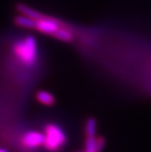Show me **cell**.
I'll list each match as a JSON object with an SVG mask.
<instances>
[{
  "mask_svg": "<svg viewBox=\"0 0 151 152\" xmlns=\"http://www.w3.org/2000/svg\"><path fill=\"white\" fill-rule=\"evenodd\" d=\"M0 152H7V150H6L5 148H0Z\"/></svg>",
  "mask_w": 151,
  "mask_h": 152,
  "instance_id": "cell-10",
  "label": "cell"
},
{
  "mask_svg": "<svg viewBox=\"0 0 151 152\" xmlns=\"http://www.w3.org/2000/svg\"><path fill=\"white\" fill-rule=\"evenodd\" d=\"M97 120L94 118H88L85 123V137L97 136Z\"/></svg>",
  "mask_w": 151,
  "mask_h": 152,
  "instance_id": "cell-9",
  "label": "cell"
},
{
  "mask_svg": "<svg viewBox=\"0 0 151 152\" xmlns=\"http://www.w3.org/2000/svg\"><path fill=\"white\" fill-rule=\"evenodd\" d=\"M14 23L19 27H22V28L25 29H35V26H36L35 19L21 15V14L14 18Z\"/></svg>",
  "mask_w": 151,
  "mask_h": 152,
  "instance_id": "cell-7",
  "label": "cell"
},
{
  "mask_svg": "<svg viewBox=\"0 0 151 152\" xmlns=\"http://www.w3.org/2000/svg\"><path fill=\"white\" fill-rule=\"evenodd\" d=\"M106 147V139L103 136L88 137L85 139V152H102Z\"/></svg>",
  "mask_w": 151,
  "mask_h": 152,
  "instance_id": "cell-5",
  "label": "cell"
},
{
  "mask_svg": "<svg viewBox=\"0 0 151 152\" xmlns=\"http://www.w3.org/2000/svg\"><path fill=\"white\" fill-rule=\"evenodd\" d=\"M21 144L28 149H36L44 145V133L38 131L26 132L21 137Z\"/></svg>",
  "mask_w": 151,
  "mask_h": 152,
  "instance_id": "cell-4",
  "label": "cell"
},
{
  "mask_svg": "<svg viewBox=\"0 0 151 152\" xmlns=\"http://www.w3.org/2000/svg\"><path fill=\"white\" fill-rule=\"evenodd\" d=\"M16 8L17 10L18 11L19 14H21V15H24V16H26V17H28V18H31L35 20L40 18L41 17H42L43 14L42 13H40L39 11L28 7V6H26L25 4H22V3H18L17 4L16 6Z\"/></svg>",
  "mask_w": 151,
  "mask_h": 152,
  "instance_id": "cell-6",
  "label": "cell"
},
{
  "mask_svg": "<svg viewBox=\"0 0 151 152\" xmlns=\"http://www.w3.org/2000/svg\"><path fill=\"white\" fill-rule=\"evenodd\" d=\"M43 147L49 152H59L67 143V136L64 129L55 123H48L44 128Z\"/></svg>",
  "mask_w": 151,
  "mask_h": 152,
  "instance_id": "cell-2",
  "label": "cell"
},
{
  "mask_svg": "<svg viewBox=\"0 0 151 152\" xmlns=\"http://www.w3.org/2000/svg\"><path fill=\"white\" fill-rule=\"evenodd\" d=\"M63 24V21L50 16L42 15L40 18L36 20L35 30L52 37L53 34L58 30Z\"/></svg>",
  "mask_w": 151,
  "mask_h": 152,
  "instance_id": "cell-3",
  "label": "cell"
},
{
  "mask_svg": "<svg viewBox=\"0 0 151 152\" xmlns=\"http://www.w3.org/2000/svg\"><path fill=\"white\" fill-rule=\"evenodd\" d=\"M36 98L39 103L45 106H53L55 102H56L55 96L51 93L47 91H44V90L38 91L36 95Z\"/></svg>",
  "mask_w": 151,
  "mask_h": 152,
  "instance_id": "cell-8",
  "label": "cell"
},
{
  "mask_svg": "<svg viewBox=\"0 0 151 152\" xmlns=\"http://www.w3.org/2000/svg\"><path fill=\"white\" fill-rule=\"evenodd\" d=\"M74 152H85L84 150H77V151H74Z\"/></svg>",
  "mask_w": 151,
  "mask_h": 152,
  "instance_id": "cell-11",
  "label": "cell"
},
{
  "mask_svg": "<svg viewBox=\"0 0 151 152\" xmlns=\"http://www.w3.org/2000/svg\"><path fill=\"white\" fill-rule=\"evenodd\" d=\"M38 52L37 41L32 36L17 39L12 46L14 57L19 63L27 66H32L36 63Z\"/></svg>",
  "mask_w": 151,
  "mask_h": 152,
  "instance_id": "cell-1",
  "label": "cell"
}]
</instances>
